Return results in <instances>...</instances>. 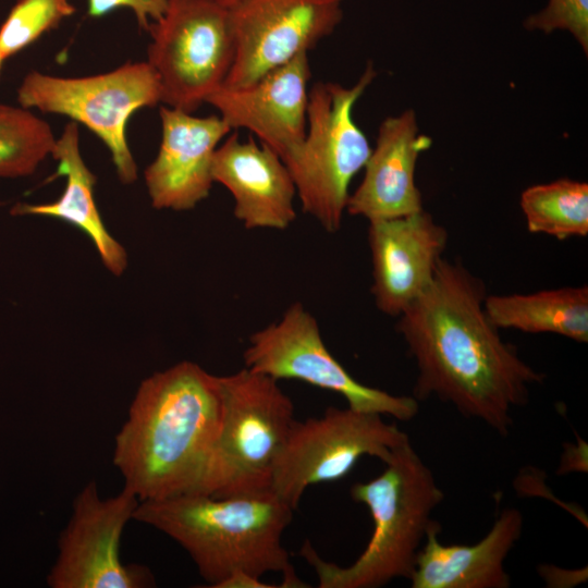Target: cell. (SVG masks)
Returning <instances> with one entry per match:
<instances>
[{
	"instance_id": "obj_6",
	"label": "cell",
	"mask_w": 588,
	"mask_h": 588,
	"mask_svg": "<svg viewBox=\"0 0 588 588\" xmlns=\"http://www.w3.org/2000/svg\"><path fill=\"white\" fill-rule=\"evenodd\" d=\"M376 75L369 62L351 87L334 82L313 84L305 136L284 161L302 209L329 233L341 228L350 184L371 152L365 133L353 119V108Z\"/></svg>"
},
{
	"instance_id": "obj_9",
	"label": "cell",
	"mask_w": 588,
	"mask_h": 588,
	"mask_svg": "<svg viewBox=\"0 0 588 588\" xmlns=\"http://www.w3.org/2000/svg\"><path fill=\"white\" fill-rule=\"evenodd\" d=\"M407 441L382 415L329 406L321 417L294 420L274 461L270 490L295 510L309 486L341 480L365 455L385 463Z\"/></svg>"
},
{
	"instance_id": "obj_12",
	"label": "cell",
	"mask_w": 588,
	"mask_h": 588,
	"mask_svg": "<svg viewBox=\"0 0 588 588\" xmlns=\"http://www.w3.org/2000/svg\"><path fill=\"white\" fill-rule=\"evenodd\" d=\"M344 0H241L229 9L235 57L222 85L242 87L308 53L343 17Z\"/></svg>"
},
{
	"instance_id": "obj_14",
	"label": "cell",
	"mask_w": 588,
	"mask_h": 588,
	"mask_svg": "<svg viewBox=\"0 0 588 588\" xmlns=\"http://www.w3.org/2000/svg\"><path fill=\"white\" fill-rule=\"evenodd\" d=\"M448 231L424 209L369 222L371 294L378 309L399 317L431 283Z\"/></svg>"
},
{
	"instance_id": "obj_7",
	"label": "cell",
	"mask_w": 588,
	"mask_h": 588,
	"mask_svg": "<svg viewBox=\"0 0 588 588\" xmlns=\"http://www.w3.org/2000/svg\"><path fill=\"white\" fill-rule=\"evenodd\" d=\"M17 100L21 107L84 124L109 149L119 180L131 184L137 179V166L126 139L127 122L135 111L161 102V88L149 63L135 62L84 77L33 71L23 78Z\"/></svg>"
},
{
	"instance_id": "obj_15",
	"label": "cell",
	"mask_w": 588,
	"mask_h": 588,
	"mask_svg": "<svg viewBox=\"0 0 588 588\" xmlns=\"http://www.w3.org/2000/svg\"><path fill=\"white\" fill-rule=\"evenodd\" d=\"M161 142L155 160L145 170V183L156 209L184 211L208 197L215 183L212 159L232 130L219 115L160 109Z\"/></svg>"
},
{
	"instance_id": "obj_19",
	"label": "cell",
	"mask_w": 588,
	"mask_h": 588,
	"mask_svg": "<svg viewBox=\"0 0 588 588\" xmlns=\"http://www.w3.org/2000/svg\"><path fill=\"white\" fill-rule=\"evenodd\" d=\"M78 144V127L70 122L51 154L59 163L58 175L66 177L61 196L47 204H17L11 212L56 218L76 226L94 243L103 266L120 277L127 267V254L105 226L94 198L96 176L83 160Z\"/></svg>"
},
{
	"instance_id": "obj_26",
	"label": "cell",
	"mask_w": 588,
	"mask_h": 588,
	"mask_svg": "<svg viewBox=\"0 0 588 588\" xmlns=\"http://www.w3.org/2000/svg\"><path fill=\"white\" fill-rule=\"evenodd\" d=\"M260 577L248 572L238 569L217 585L216 588H275L280 585H269L259 579Z\"/></svg>"
},
{
	"instance_id": "obj_21",
	"label": "cell",
	"mask_w": 588,
	"mask_h": 588,
	"mask_svg": "<svg viewBox=\"0 0 588 588\" xmlns=\"http://www.w3.org/2000/svg\"><path fill=\"white\" fill-rule=\"evenodd\" d=\"M530 233L560 241L588 235V184L568 177L536 184L523 191L519 201Z\"/></svg>"
},
{
	"instance_id": "obj_3",
	"label": "cell",
	"mask_w": 588,
	"mask_h": 588,
	"mask_svg": "<svg viewBox=\"0 0 588 588\" xmlns=\"http://www.w3.org/2000/svg\"><path fill=\"white\" fill-rule=\"evenodd\" d=\"M293 511L272 491L228 498L183 493L139 501L133 519L176 541L208 587L238 569L258 577L280 572L281 587H307L281 541Z\"/></svg>"
},
{
	"instance_id": "obj_28",
	"label": "cell",
	"mask_w": 588,
	"mask_h": 588,
	"mask_svg": "<svg viewBox=\"0 0 588 588\" xmlns=\"http://www.w3.org/2000/svg\"><path fill=\"white\" fill-rule=\"evenodd\" d=\"M4 60H5V59H4V58L1 56V53H0V71H1V68H2V64H3V61H4Z\"/></svg>"
},
{
	"instance_id": "obj_22",
	"label": "cell",
	"mask_w": 588,
	"mask_h": 588,
	"mask_svg": "<svg viewBox=\"0 0 588 588\" xmlns=\"http://www.w3.org/2000/svg\"><path fill=\"white\" fill-rule=\"evenodd\" d=\"M56 139L50 125L27 108L0 103V177L34 173Z\"/></svg>"
},
{
	"instance_id": "obj_10",
	"label": "cell",
	"mask_w": 588,
	"mask_h": 588,
	"mask_svg": "<svg viewBox=\"0 0 588 588\" xmlns=\"http://www.w3.org/2000/svg\"><path fill=\"white\" fill-rule=\"evenodd\" d=\"M245 367L275 380L295 379L342 395L359 412L401 421L418 413L414 396L393 395L354 379L327 348L315 317L293 303L277 322L256 331L243 353Z\"/></svg>"
},
{
	"instance_id": "obj_2",
	"label": "cell",
	"mask_w": 588,
	"mask_h": 588,
	"mask_svg": "<svg viewBox=\"0 0 588 588\" xmlns=\"http://www.w3.org/2000/svg\"><path fill=\"white\" fill-rule=\"evenodd\" d=\"M221 417L218 376L181 362L143 380L114 438L113 464L139 501L193 489Z\"/></svg>"
},
{
	"instance_id": "obj_5",
	"label": "cell",
	"mask_w": 588,
	"mask_h": 588,
	"mask_svg": "<svg viewBox=\"0 0 588 588\" xmlns=\"http://www.w3.org/2000/svg\"><path fill=\"white\" fill-rule=\"evenodd\" d=\"M219 429L188 493L213 498L271 491L274 461L294 422V405L278 380L244 367L218 376Z\"/></svg>"
},
{
	"instance_id": "obj_1",
	"label": "cell",
	"mask_w": 588,
	"mask_h": 588,
	"mask_svg": "<svg viewBox=\"0 0 588 588\" xmlns=\"http://www.w3.org/2000/svg\"><path fill=\"white\" fill-rule=\"evenodd\" d=\"M483 281L442 257L433 279L400 316L396 330L417 367L414 397L453 405L501 436L543 375L504 342L485 309Z\"/></svg>"
},
{
	"instance_id": "obj_16",
	"label": "cell",
	"mask_w": 588,
	"mask_h": 588,
	"mask_svg": "<svg viewBox=\"0 0 588 588\" xmlns=\"http://www.w3.org/2000/svg\"><path fill=\"white\" fill-rule=\"evenodd\" d=\"M211 175L234 199V216L246 229H287L296 218V187L283 160L250 136L236 131L213 155Z\"/></svg>"
},
{
	"instance_id": "obj_11",
	"label": "cell",
	"mask_w": 588,
	"mask_h": 588,
	"mask_svg": "<svg viewBox=\"0 0 588 588\" xmlns=\"http://www.w3.org/2000/svg\"><path fill=\"white\" fill-rule=\"evenodd\" d=\"M139 503L128 488L101 499L89 481L75 497L58 556L47 576L51 588H146L155 586L143 565L124 564L120 556L123 530Z\"/></svg>"
},
{
	"instance_id": "obj_25",
	"label": "cell",
	"mask_w": 588,
	"mask_h": 588,
	"mask_svg": "<svg viewBox=\"0 0 588 588\" xmlns=\"http://www.w3.org/2000/svg\"><path fill=\"white\" fill-rule=\"evenodd\" d=\"M128 8L138 26L148 32L151 21H158L168 8V0H87V13L100 17L115 9Z\"/></svg>"
},
{
	"instance_id": "obj_8",
	"label": "cell",
	"mask_w": 588,
	"mask_h": 588,
	"mask_svg": "<svg viewBox=\"0 0 588 588\" xmlns=\"http://www.w3.org/2000/svg\"><path fill=\"white\" fill-rule=\"evenodd\" d=\"M147 62L161 102L192 113L225 81L235 57L229 10L205 0H168L150 24Z\"/></svg>"
},
{
	"instance_id": "obj_4",
	"label": "cell",
	"mask_w": 588,
	"mask_h": 588,
	"mask_svg": "<svg viewBox=\"0 0 588 588\" xmlns=\"http://www.w3.org/2000/svg\"><path fill=\"white\" fill-rule=\"evenodd\" d=\"M381 475L353 485L354 501L365 504L373 530L362 554L348 566L322 560L306 540L299 554L315 569L320 588H377L395 578L409 579L432 511L444 493L411 444L397 446Z\"/></svg>"
},
{
	"instance_id": "obj_18",
	"label": "cell",
	"mask_w": 588,
	"mask_h": 588,
	"mask_svg": "<svg viewBox=\"0 0 588 588\" xmlns=\"http://www.w3.org/2000/svg\"><path fill=\"white\" fill-rule=\"evenodd\" d=\"M523 514L503 510L475 544H442L439 526L429 528L409 578L413 588H507L505 560L523 532Z\"/></svg>"
},
{
	"instance_id": "obj_13",
	"label": "cell",
	"mask_w": 588,
	"mask_h": 588,
	"mask_svg": "<svg viewBox=\"0 0 588 588\" xmlns=\"http://www.w3.org/2000/svg\"><path fill=\"white\" fill-rule=\"evenodd\" d=\"M310 75L308 53H302L248 85H221L206 103L232 131H249L284 162L305 136Z\"/></svg>"
},
{
	"instance_id": "obj_23",
	"label": "cell",
	"mask_w": 588,
	"mask_h": 588,
	"mask_svg": "<svg viewBox=\"0 0 588 588\" xmlns=\"http://www.w3.org/2000/svg\"><path fill=\"white\" fill-rule=\"evenodd\" d=\"M75 13L70 0H16L0 27V53L7 59Z\"/></svg>"
},
{
	"instance_id": "obj_24",
	"label": "cell",
	"mask_w": 588,
	"mask_h": 588,
	"mask_svg": "<svg viewBox=\"0 0 588 588\" xmlns=\"http://www.w3.org/2000/svg\"><path fill=\"white\" fill-rule=\"evenodd\" d=\"M523 25L527 30L547 35L566 30L588 54V0H549L542 10L528 15Z\"/></svg>"
},
{
	"instance_id": "obj_27",
	"label": "cell",
	"mask_w": 588,
	"mask_h": 588,
	"mask_svg": "<svg viewBox=\"0 0 588 588\" xmlns=\"http://www.w3.org/2000/svg\"><path fill=\"white\" fill-rule=\"evenodd\" d=\"M205 1L218 4V5L223 7V8L229 10V9L233 8L241 0H205Z\"/></svg>"
},
{
	"instance_id": "obj_17",
	"label": "cell",
	"mask_w": 588,
	"mask_h": 588,
	"mask_svg": "<svg viewBox=\"0 0 588 588\" xmlns=\"http://www.w3.org/2000/svg\"><path fill=\"white\" fill-rule=\"evenodd\" d=\"M430 146L431 138L419 132L413 109L385 118L364 167V177L350 194L345 212L371 222L422 210L415 170L418 157Z\"/></svg>"
},
{
	"instance_id": "obj_20",
	"label": "cell",
	"mask_w": 588,
	"mask_h": 588,
	"mask_svg": "<svg viewBox=\"0 0 588 588\" xmlns=\"http://www.w3.org/2000/svg\"><path fill=\"white\" fill-rule=\"evenodd\" d=\"M485 309L499 329L554 333L588 341V286H564L528 294L488 295Z\"/></svg>"
}]
</instances>
